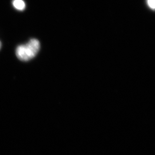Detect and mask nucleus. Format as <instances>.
Returning <instances> with one entry per match:
<instances>
[{"label":"nucleus","instance_id":"20e7f679","mask_svg":"<svg viewBox=\"0 0 155 155\" xmlns=\"http://www.w3.org/2000/svg\"><path fill=\"white\" fill-rule=\"evenodd\" d=\"M1 46H2L1 42H0V49H1Z\"/></svg>","mask_w":155,"mask_h":155},{"label":"nucleus","instance_id":"7ed1b4c3","mask_svg":"<svg viewBox=\"0 0 155 155\" xmlns=\"http://www.w3.org/2000/svg\"><path fill=\"white\" fill-rule=\"evenodd\" d=\"M147 3L150 8L154 10L155 8V0H147Z\"/></svg>","mask_w":155,"mask_h":155},{"label":"nucleus","instance_id":"f257e3e1","mask_svg":"<svg viewBox=\"0 0 155 155\" xmlns=\"http://www.w3.org/2000/svg\"><path fill=\"white\" fill-rule=\"evenodd\" d=\"M40 48L39 41L31 39L26 44L18 46L16 54L18 58L23 61H28L36 55Z\"/></svg>","mask_w":155,"mask_h":155},{"label":"nucleus","instance_id":"f03ea898","mask_svg":"<svg viewBox=\"0 0 155 155\" xmlns=\"http://www.w3.org/2000/svg\"><path fill=\"white\" fill-rule=\"evenodd\" d=\"M13 5L19 11H23L26 7V5L23 0H13Z\"/></svg>","mask_w":155,"mask_h":155}]
</instances>
